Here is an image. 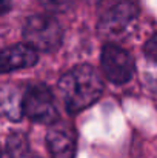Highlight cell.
<instances>
[{"label": "cell", "instance_id": "6da1fadb", "mask_svg": "<svg viewBox=\"0 0 157 158\" xmlns=\"http://www.w3.org/2000/svg\"><path fill=\"white\" fill-rule=\"evenodd\" d=\"M59 92L66 110L77 114L100 98L103 83L93 66L79 64L59 80Z\"/></svg>", "mask_w": 157, "mask_h": 158}, {"label": "cell", "instance_id": "7a4b0ae2", "mask_svg": "<svg viewBox=\"0 0 157 158\" xmlns=\"http://www.w3.org/2000/svg\"><path fill=\"white\" fill-rule=\"evenodd\" d=\"M23 39L37 51L52 52L60 46L63 31L60 23L51 15H33L23 26Z\"/></svg>", "mask_w": 157, "mask_h": 158}, {"label": "cell", "instance_id": "3957f363", "mask_svg": "<svg viewBox=\"0 0 157 158\" xmlns=\"http://www.w3.org/2000/svg\"><path fill=\"white\" fill-rule=\"evenodd\" d=\"M23 115L40 124H51L57 121V106L48 86L34 83L26 88L23 94Z\"/></svg>", "mask_w": 157, "mask_h": 158}, {"label": "cell", "instance_id": "277c9868", "mask_svg": "<svg viewBox=\"0 0 157 158\" xmlns=\"http://www.w3.org/2000/svg\"><path fill=\"white\" fill-rule=\"evenodd\" d=\"M102 69L109 81L123 85L133 78L136 64L126 49L114 43H108L102 49Z\"/></svg>", "mask_w": 157, "mask_h": 158}, {"label": "cell", "instance_id": "5b68a950", "mask_svg": "<svg viewBox=\"0 0 157 158\" xmlns=\"http://www.w3.org/2000/svg\"><path fill=\"white\" fill-rule=\"evenodd\" d=\"M137 6L129 0H123L102 15L99 22V32L105 37H119L137 19Z\"/></svg>", "mask_w": 157, "mask_h": 158}, {"label": "cell", "instance_id": "8992f818", "mask_svg": "<svg viewBox=\"0 0 157 158\" xmlns=\"http://www.w3.org/2000/svg\"><path fill=\"white\" fill-rule=\"evenodd\" d=\"M39 61L37 49L31 45H14L6 49L0 55V68L3 72H11L22 68H31Z\"/></svg>", "mask_w": 157, "mask_h": 158}, {"label": "cell", "instance_id": "52a82bcc", "mask_svg": "<svg viewBox=\"0 0 157 158\" xmlns=\"http://www.w3.org/2000/svg\"><path fill=\"white\" fill-rule=\"evenodd\" d=\"M46 146L51 158H74L76 140L71 131L57 127L46 134Z\"/></svg>", "mask_w": 157, "mask_h": 158}, {"label": "cell", "instance_id": "ba28073f", "mask_svg": "<svg viewBox=\"0 0 157 158\" xmlns=\"http://www.w3.org/2000/svg\"><path fill=\"white\" fill-rule=\"evenodd\" d=\"M3 158H37L29 149L26 138L22 134H11L6 138Z\"/></svg>", "mask_w": 157, "mask_h": 158}, {"label": "cell", "instance_id": "9c48e42d", "mask_svg": "<svg viewBox=\"0 0 157 158\" xmlns=\"http://www.w3.org/2000/svg\"><path fill=\"white\" fill-rule=\"evenodd\" d=\"M3 112L11 118V120H19L23 115V97L19 98V95L11 91V92H3Z\"/></svg>", "mask_w": 157, "mask_h": 158}, {"label": "cell", "instance_id": "30bf717a", "mask_svg": "<svg viewBox=\"0 0 157 158\" xmlns=\"http://www.w3.org/2000/svg\"><path fill=\"white\" fill-rule=\"evenodd\" d=\"M39 2L50 12H65L72 5V0H39Z\"/></svg>", "mask_w": 157, "mask_h": 158}, {"label": "cell", "instance_id": "8fae6325", "mask_svg": "<svg viewBox=\"0 0 157 158\" xmlns=\"http://www.w3.org/2000/svg\"><path fill=\"white\" fill-rule=\"evenodd\" d=\"M143 51H145V55H146L150 60H153V61L157 63V32L145 43Z\"/></svg>", "mask_w": 157, "mask_h": 158}, {"label": "cell", "instance_id": "7c38bea8", "mask_svg": "<svg viewBox=\"0 0 157 158\" xmlns=\"http://www.w3.org/2000/svg\"><path fill=\"white\" fill-rule=\"evenodd\" d=\"M88 2H91V3H97V2H102V0H88Z\"/></svg>", "mask_w": 157, "mask_h": 158}, {"label": "cell", "instance_id": "4fadbf2b", "mask_svg": "<svg viewBox=\"0 0 157 158\" xmlns=\"http://www.w3.org/2000/svg\"><path fill=\"white\" fill-rule=\"evenodd\" d=\"M37 158H39V157H37Z\"/></svg>", "mask_w": 157, "mask_h": 158}]
</instances>
